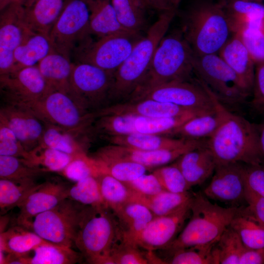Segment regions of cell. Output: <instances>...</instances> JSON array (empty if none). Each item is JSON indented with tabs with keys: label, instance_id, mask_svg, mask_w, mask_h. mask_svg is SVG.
Here are the masks:
<instances>
[{
	"label": "cell",
	"instance_id": "1",
	"mask_svg": "<svg viewBox=\"0 0 264 264\" xmlns=\"http://www.w3.org/2000/svg\"><path fill=\"white\" fill-rule=\"evenodd\" d=\"M208 90L214 110L220 118L218 128L206 141L216 164L239 162L256 165L264 163L257 125L230 112Z\"/></svg>",
	"mask_w": 264,
	"mask_h": 264
},
{
	"label": "cell",
	"instance_id": "2",
	"mask_svg": "<svg viewBox=\"0 0 264 264\" xmlns=\"http://www.w3.org/2000/svg\"><path fill=\"white\" fill-rule=\"evenodd\" d=\"M183 35L196 55L218 54L234 33L220 1L198 0L183 17Z\"/></svg>",
	"mask_w": 264,
	"mask_h": 264
},
{
	"label": "cell",
	"instance_id": "3",
	"mask_svg": "<svg viewBox=\"0 0 264 264\" xmlns=\"http://www.w3.org/2000/svg\"><path fill=\"white\" fill-rule=\"evenodd\" d=\"M176 12V10L161 12L146 35L136 42L129 56L114 74L109 100L119 103L132 97L145 78L156 49Z\"/></svg>",
	"mask_w": 264,
	"mask_h": 264
},
{
	"label": "cell",
	"instance_id": "4",
	"mask_svg": "<svg viewBox=\"0 0 264 264\" xmlns=\"http://www.w3.org/2000/svg\"><path fill=\"white\" fill-rule=\"evenodd\" d=\"M240 207H223L198 193L191 201V216L186 225L165 249L169 252L217 242Z\"/></svg>",
	"mask_w": 264,
	"mask_h": 264
},
{
	"label": "cell",
	"instance_id": "5",
	"mask_svg": "<svg viewBox=\"0 0 264 264\" xmlns=\"http://www.w3.org/2000/svg\"><path fill=\"white\" fill-rule=\"evenodd\" d=\"M195 53L182 31L162 39L147 74L130 99L152 88L176 81H188L194 72Z\"/></svg>",
	"mask_w": 264,
	"mask_h": 264
},
{
	"label": "cell",
	"instance_id": "6",
	"mask_svg": "<svg viewBox=\"0 0 264 264\" xmlns=\"http://www.w3.org/2000/svg\"><path fill=\"white\" fill-rule=\"evenodd\" d=\"M30 111L44 124L84 132L95 118L68 93L53 90L34 101L8 103Z\"/></svg>",
	"mask_w": 264,
	"mask_h": 264
},
{
	"label": "cell",
	"instance_id": "7",
	"mask_svg": "<svg viewBox=\"0 0 264 264\" xmlns=\"http://www.w3.org/2000/svg\"><path fill=\"white\" fill-rule=\"evenodd\" d=\"M89 208L66 198L36 216L27 229L52 243L71 247Z\"/></svg>",
	"mask_w": 264,
	"mask_h": 264
},
{
	"label": "cell",
	"instance_id": "8",
	"mask_svg": "<svg viewBox=\"0 0 264 264\" xmlns=\"http://www.w3.org/2000/svg\"><path fill=\"white\" fill-rule=\"evenodd\" d=\"M193 67L198 80L222 103L241 104L251 95L239 76L219 54H195Z\"/></svg>",
	"mask_w": 264,
	"mask_h": 264
},
{
	"label": "cell",
	"instance_id": "9",
	"mask_svg": "<svg viewBox=\"0 0 264 264\" xmlns=\"http://www.w3.org/2000/svg\"><path fill=\"white\" fill-rule=\"evenodd\" d=\"M106 206H89L74 240V245L87 262L109 253L120 231Z\"/></svg>",
	"mask_w": 264,
	"mask_h": 264
},
{
	"label": "cell",
	"instance_id": "10",
	"mask_svg": "<svg viewBox=\"0 0 264 264\" xmlns=\"http://www.w3.org/2000/svg\"><path fill=\"white\" fill-rule=\"evenodd\" d=\"M139 34L119 33L95 41L90 37L79 44L72 53L76 62L90 64L114 73L141 38Z\"/></svg>",
	"mask_w": 264,
	"mask_h": 264
},
{
	"label": "cell",
	"instance_id": "11",
	"mask_svg": "<svg viewBox=\"0 0 264 264\" xmlns=\"http://www.w3.org/2000/svg\"><path fill=\"white\" fill-rule=\"evenodd\" d=\"M88 0H69L49 38L55 50L70 58L77 45L90 38Z\"/></svg>",
	"mask_w": 264,
	"mask_h": 264
},
{
	"label": "cell",
	"instance_id": "12",
	"mask_svg": "<svg viewBox=\"0 0 264 264\" xmlns=\"http://www.w3.org/2000/svg\"><path fill=\"white\" fill-rule=\"evenodd\" d=\"M114 74L90 64L73 63L69 93L88 110L100 107L109 100Z\"/></svg>",
	"mask_w": 264,
	"mask_h": 264
},
{
	"label": "cell",
	"instance_id": "13",
	"mask_svg": "<svg viewBox=\"0 0 264 264\" xmlns=\"http://www.w3.org/2000/svg\"><path fill=\"white\" fill-rule=\"evenodd\" d=\"M198 84L188 81H176L148 90L130 100L152 99L172 104L200 113L214 111L208 88L199 80Z\"/></svg>",
	"mask_w": 264,
	"mask_h": 264
},
{
	"label": "cell",
	"instance_id": "14",
	"mask_svg": "<svg viewBox=\"0 0 264 264\" xmlns=\"http://www.w3.org/2000/svg\"><path fill=\"white\" fill-rule=\"evenodd\" d=\"M203 145L200 140L188 139L184 145L176 148L145 151L112 144L100 148L93 157L100 161H131L149 169L171 163L186 152Z\"/></svg>",
	"mask_w": 264,
	"mask_h": 264
},
{
	"label": "cell",
	"instance_id": "15",
	"mask_svg": "<svg viewBox=\"0 0 264 264\" xmlns=\"http://www.w3.org/2000/svg\"><path fill=\"white\" fill-rule=\"evenodd\" d=\"M22 2L13 3L0 15V75L9 73L14 65L15 51L29 30L24 20Z\"/></svg>",
	"mask_w": 264,
	"mask_h": 264
},
{
	"label": "cell",
	"instance_id": "16",
	"mask_svg": "<svg viewBox=\"0 0 264 264\" xmlns=\"http://www.w3.org/2000/svg\"><path fill=\"white\" fill-rule=\"evenodd\" d=\"M191 199L172 213L154 217L138 237L136 244L148 251L166 248L190 217Z\"/></svg>",
	"mask_w": 264,
	"mask_h": 264
},
{
	"label": "cell",
	"instance_id": "17",
	"mask_svg": "<svg viewBox=\"0 0 264 264\" xmlns=\"http://www.w3.org/2000/svg\"><path fill=\"white\" fill-rule=\"evenodd\" d=\"M0 85L8 103L39 100L49 92L37 65L0 75Z\"/></svg>",
	"mask_w": 264,
	"mask_h": 264
},
{
	"label": "cell",
	"instance_id": "18",
	"mask_svg": "<svg viewBox=\"0 0 264 264\" xmlns=\"http://www.w3.org/2000/svg\"><path fill=\"white\" fill-rule=\"evenodd\" d=\"M246 189L244 164L229 163L217 164L203 193L208 198L235 205L245 201Z\"/></svg>",
	"mask_w": 264,
	"mask_h": 264
},
{
	"label": "cell",
	"instance_id": "19",
	"mask_svg": "<svg viewBox=\"0 0 264 264\" xmlns=\"http://www.w3.org/2000/svg\"><path fill=\"white\" fill-rule=\"evenodd\" d=\"M69 186L63 182L47 181L40 184L18 207V224L27 228L37 215L54 207L68 198Z\"/></svg>",
	"mask_w": 264,
	"mask_h": 264
},
{
	"label": "cell",
	"instance_id": "20",
	"mask_svg": "<svg viewBox=\"0 0 264 264\" xmlns=\"http://www.w3.org/2000/svg\"><path fill=\"white\" fill-rule=\"evenodd\" d=\"M0 122L13 131L27 151L39 145L45 128V124L30 111L8 103L0 110Z\"/></svg>",
	"mask_w": 264,
	"mask_h": 264
},
{
	"label": "cell",
	"instance_id": "21",
	"mask_svg": "<svg viewBox=\"0 0 264 264\" xmlns=\"http://www.w3.org/2000/svg\"><path fill=\"white\" fill-rule=\"evenodd\" d=\"M189 111H195L152 99H141L117 103L105 107L95 111V114L96 117L108 114H128L146 117L159 118L176 116Z\"/></svg>",
	"mask_w": 264,
	"mask_h": 264
},
{
	"label": "cell",
	"instance_id": "22",
	"mask_svg": "<svg viewBox=\"0 0 264 264\" xmlns=\"http://www.w3.org/2000/svg\"><path fill=\"white\" fill-rule=\"evenodd\" d=\"M218 54L237 74L251 95L255 64L238 32L232 34Z\"/></svg>",
	"mask_w": 264,
	"mask_h": 264
},
{
	"label": "cell",
	"instance_id": "23",
	"mask_svg": "<svg viewBox=\"0 0 264 264\" xmlns=\"http://www.w3.org/2000/svg\"><path fill=\"white\" fill-rule=\"evenodd\" d=\"M175 163L191 188L203 183L214 173L217 165L207 145L186 152Z\"/></svg>",
	"mask_w": 264,
	"mask_h": 264
},
{
	"label": "cell",
	"instance_id": "24",
	"mask_svg": "<svg viewBox=\"0 0 264 264\" xmlns=\"http://www.w3.org/2000/svg\"><path fill=\"white\" fill-rule=\"evenodd\" d=\"M54 50H55L49 35L29 29L21 44L15 51L14 65L10 72L37 66Z\"/></svg>",
	"mask_w": 264,
	"mask_h": 264
},
{
	"label": "cell",
	"instance_id": "25",
	"mask_svg": "<svg viewBox=\"0 0 264 264\" xmlns=\"http://www.w3.org/2000/svg\"><path fill=\"white\" fill-rule=\"evenodd\" d=\"M73 66V63L70 58L56 50L47 55L37 65L49 92L58 90L68 93Z\"/></svg>",
	"mask_w": 264,
	"mask_h": 264
},
{
	"label": "cell",
	"instance_id": "26",
	"mask_svg": "<svg viewBox=\"0 0 264 264\" xmlns=\"http://www.w3.org/2000/svg\"><path fill=\"white\" fill-rule=\"evenodd\" d=\"M69 0H38L24 8V20L29 29L49 35Z\"/></svg>",
	"mask_w": 264,
	"mask_h": 264
},
{
	"label": "cell",
	"instance_id": "27",
	"mask_svg": "<svg viewBox=\"0 0 264 264\" xmlns=\"http://www.w3.org/2000/svg\"><path fill=\"white\" fill-rule=\"evenodd\" d=\"M88 2L91 35H94L99 39L119 33L132 32L121 24L111 0H88Z\"/></svg>",
	"mask_w": 264,
	"mask_h": 264
},
{
	"label": "cell",
	"instance_id": "28",
	"mask_svg": "<svg viewBox=\"0 0 264 264\" xmlns=\"http://www.w3.org/2000/svg\"><path fill=\"white\" fill-rule=\"evenodd\" d=\"M114 214L124 226L121 238L135 244L138 237L154 217L147 207L135 201L127 202Z\"/></svg>",
	"mask_w": 264,
	"mask_h": 264
},
{
	"label": "cell",
	"instance_id": "29",
	"mask_svg": "<svg viewBox=\"0 0 264 264\" xmlns=\"http://www.w3.org/2000/svg\"><path fill=\"white\" fill-rule=\"evenodd\" d=\"M52 243L26 228L18 225L0 233V251L24 257L39 246Z\"/></svg>",
	"mask_w": 264,
	"mask_h": 264
},
{
	"label": "cell",
	"instance_id": "30",
	"mask_svg": "<svg viewBox=\"0 0 264 264\" xmlns=\"http://www.w3.org/2000/svg\"><path fill=\"white\" fill-rule=\"evenodd\" d=\"M82 133L57 126L45 124L44 130L39 145L72 155L87 154L85 145L78 139Z\"/></svg>",
	"mask_w": 264,
	"mask_h": 264
},
{
	"label": "cell",
	"instance_id": "31",
	"mask_svg": "<svg viewBox=\"0 0 264 264\" xmlns=\"http://www.w3.org/2000/svg\"><path fill=\"white\" fill-rule=\"evenodd\" d=\"M109 140L112 144L141 150L154 151L179 147L184 145L188 139L173 138L158 134L132 133L109 137Z\"/></svg>",
	"mask_w": 264,
	"mask_h": 264
},
{
	"label": "cell",
	"instance_id": "32",
	"mask_svg": "<svg viewBox=\"0 0 264 264\" xmlns=\"http://www.w3.org/2000/svg\"><path fill=\"white\" fill-rule=\"evenodd\" d=\"M230 226L236 232L245 247H264V225L257 220L246 206H241Z\"/></svg>",
	"mask_w": 264,
	"mask_h": 264
},
{
	"label": "cell",
	"instance_id": "33",
	"mask_svg": "<svg viewBox=\"0 0 264 264\" xmlns=\"http://www.w3.org/2000/svg\"><path fill=\"white\" fill-rule=\"evenodd\" d=\"M192 196L193 195L188 191L176 193L164 190L151 196L141 195L132 191L131 201H137L144 204L151 210L155 217L175 211L190 200Z\"/></svg>",
	"mask_w": 264,
	"mask_h": 264
},
{
	"label": "cell",
	"instance_id": "34",
	"mask_svg": "<svg viewBox=\"0 0 264 264\" xmlns=\"http://www.w3.org/2000/svg\"><path fill=\"white\" fill-rule=\"evenodd\" d=\"M232 23L234 33L249 23L264 20V5L244 0L219 1Z\"/></svg>",
	"mask_w": 264,
	"mask_h": 264
},
{
	"label": "cell",
	"instance_id": "35",
	"mask_svg": "<svg viewBox=\"0 0 264 264\" xmlns=\"http://www.w3.org/2000/svg\"><path fill=\"white\" fill-rule=\"evenodd\" d=\"M32 257H22V264H73L80 261L81 253L71 247L53 243L44 244L35 248Z\"/></svg>",
	"mask_w": 264,
	"mask_h": 264
},
{
	"label": "cell",
	"instance_id": "36",
	"mask_svg": "<svg viewBox=\"0 0 264 264\" xmlns=\"http://www.w3.org/2000/svg\"><path fill=\"white\" fill-rule=\"evenodd\" d=\"M121 24L126 29L140 33L146 23V11L149 7L145 0H111Z\"/></svg>",
	"mask_w": 264,
	"mask_h": 264
},
{
	"label": "cell",
	"instance_id": "37",
	"mask_svg": "<svg viewBox=\"0 0 264 264\" xmlns=\"http://www.w3.org/2000/svg\"><path fill=\"white\" fill-rule=\"evenodd\" d=\"M76 155L38 145L28 151L26 157L21 158L29 166L47 172L61 173Z\"/></svg>",
	"mask_w": 264,
	"mask_h": 264
},
{
	"label": "cell",
	"instance_id": "38",
	"mask_svg": "<svg viewBox=\"0 0 264 264\" xmlns=\"http://www.w3.org/2000/svg\"><path fill=\"white\" fill-rule=\"evenodd\" d=\"M203 113L189 111L172 117L150 118L136 116L134 120L135 133L172 134L177 128L193 117Z\"/></svg>",
	"mask_w": 264,
	"mask_h": 264
},
{
	"label": "cell",
	"instance_id": "39",
	"mask_svg": "<svg viewBox=\"0 0 264 264\" xmlns=\"http://www.w3.org/2000/svg\"><path fill=\"white\" fill-rule=\"evenodd\" d=\"M220 118L215 111L198 114L189 119L171 135L181 138L200 140L210 137L218 128Z\"/></svg>",
	"mask_w": 264,
	"mask_h": 264
},
{
	"label": "cell",
	"instance_id": "40",
	"mask_svg": "<svg viewBox=\"0 0 264 264\" xmlns=\"http://www.w3.org/2000/svg\"><path fill=\"white\" fill-rule=\"evenodd\" d=\"M40 184L35 179L21 181L0 178V207L7 211L18 207L36 190Z\"/></svg>",
	"mask_w": 264,
	"mask_h": 264
},
{
	"label": "cell",
	"instance_id": "41",
	"mask_svg": "<svg viewBox=\"0 0 264 264\" xmlns=\"http://www.w3.org/2000/svg\"><path fill=\"white\" fill-rule=\"evenodd\" d=\"M245 248L238 234L229 225L214 247L217 264H239Z\"/></svg>",
	"mask_w": 264,
	"mask_h": 264
},
{
	"label": "cell",
	"instance_id": "42",
	"mask_svg": "<svg viewBox=\"0 0 264 264\" xmlns=\"http://www.w3.org/2000/svg\"><path fill=\"white\" fill-rule=\"evenodd\" d=\"M97 178L105 204L114 213L131 201L132 191L123 182L106 173Z\"/></svg>",
	"mask_w": 264,
	"mask_h": 264
},
{
	"label": "cell",
	"instance_id": "43",
	"mask_svg": "<svg viewBox=\"0 0 264 264\" xmlns=\"http://www.w3.org/2000/svg\"><path fill=\"white\" fill-rule=\"evenodd\" d=\"M68 198L86 206L97 208L107 207L102 197L97 177L89 176L76 182L69 187Z\"/></svg>",
	"mask_w": 264,
	"mask_h": 264
},
{
	"label": "cell",
	"instance_id": "44",
	"mask_svg": "<svg viewBox=\"0 0 264 264\" xmlns=\"http://www.w3.org/2000/svg\"><path fill=\"white\" fill-rule=\"evenodd\" d=\"M216 242L170 252L169 253L171 256L166 261V264H217L214 253V247Z\"/></svg>",
	"mask_w": 264,
	"mask_h": 264
},
{
	"label": "cell",
	"instance_id": "45",
	"mask_svg": "<svg viewBox=\"0 0 264 264\" xmlns=\"http://www.w3.org/2000/svg\"><path fill=\"white\" fill-rule=\"evenodd\" d=\"M60 173L76 182L89 176L97 177L104 172L98 160L87 154H83L75 156Z\"/></svg>",
	"mask_w": 264,
	"mask_h": 264
},
{
	"label": "cell",
	"instance_id": "46",
	"mask_svg": "<svg viewBox=\"0 0 264 264\" xmlns=\"http://www.w3.org/2000/svg\"><path fill=\"white\" fill-rule=\"evenodd\" d=\"M45 173L43 169L29 166L21 158L0 155V178L21 181L35 179Z\"/></svg>",
	"mask_w": 264,
	"mask_h": 264
},
{
	"label": "cell",
	"instance_id": "47",
	"mask_svg": "<svg viewBox=\"0 0 264 264\" xmlns=\"http://www.w3.org/2000/svg\"><path fill=\"white\" fill-rule=\"evenodd\" d=\"M264 21L248 23L236 31L239 33L255 64L264 62Z\"/></svg>",
	"mask_w": 264,
	"mask_h": 264
},
{
	"label": "cell",
	"instance_id": "48",
	"mask_svg": "<svg viewBox=\"0 0 264 264\" xmlns=\"http://www.w3.org/2000/svg\"><path fill=\"white\" fill-rule=\"evenodd\" d=\"M136 115L128 114H108L98 117L97 130L109 137L135 133Z\"/></svg>",
	"mask_w": 264,
	"mask_h": 264
},
{
	"label": "cell",
	"instance_id": "49",
	"mask_svg": "<svg viewBox=\"0 0 264 264\" xmlns=\"http://www.w3.org/2000/svg\"><path fill=\"white\" fill-rule=\"evenodd\" d=\"M98 161L103 167L104 173L111 176L123 183L138 178L145 174L148 169L141 164L131 161Z\"/></svg>",
	"mask_w": 264,
	"mask_h": 264
},
{
	"label": "cell",
	"instance_id": "50",
	"mask_svg": "<svg viewBox=\"0 0 264 264\" xmlns=\"http://www.w3.org/2000/svg\"><path fill=\"white\" fill-rule=\"evenodd\" d=\"M153 174L158 180L164 190L176 193L188 191V185L181 171L174 163L155 169Z\"/></svg>",
	"mask_w": 264,
	"mask_h": 264
},
{
	"label": "cell",
	"instance_id": "51",
	"mask_svg": "<svg viewBox=\"0 0 264 264\" xmlns=\"http://www.w3.org/2000/svg\"><path fill=\"white\" fill-rule=\"evenodd\" d=\"M120 242H115L109 252L114 264H149L146 255L139 250L137 244L122 239Z\"/></svg>",
	"mask_w": 264,
	"mask_h": 264
},
{
	"label": "cell",
	"instance_id": "52",
	"mask_svg": "<svg viewBox=\"0 0 264 264\" xmlns=\"http://www.w3.org/2000/svg\"><path fill=\"white\" fill-rule=\"evenodd\" d=\"M28 153L13 131L0 122V155L24 159Z\"/></svg>",
	"mask_w": 264,
	"mask_h": 264
},
{
	"label": "cell",
	"instance_id": "53",
	"mask_svg": "<svg viewBox=\"0 0 264 264\" xmlns=\"http://www.w3.org/2000/svg\"><path fill=\"white\" fill-rule=\"evenodd\" d=\"M124 183L132 192L145 196H153L164 190L153 173L144 174L132 181Z\"/></svg>",
	"mask_w": 264,
	"mask_h": 264
},
{
	"label": "cell",
	"instance_id": "54",
	"mask_svg": "<svg viewBox=\"0 0 264 264\" xmlns=\"http://www.w3.org/2000/svg\"><path fill=\"white\" fill-rule=\"evenodd\" d=\"M244 175L246 187L264 197V163L244 164Z\"/></svg>",
	"mask_w": 264,
	"mask_h": 264
},
{
	"label": "cell",
	"instance_id": "55",
	"mask_svg": "<svg viewBox=\"0 0 264 264\" xmlns=\"http://www.w3.org/2000/svg\"><path fill=\"white\" fill-rule=\"evenodd\" d=\"M251 104L257 112L264 113V62L255 64Z\"/></svg>",
	"mask_w": 264,
	"mask_h": 264
},
{
	"label": "cell",
	"instance_id": "56",
	"mask_svg": "<svg viewBox=\"0 0 264 264\" xmlns=\"http://www.w3.org/2000/svg\"><path fill=\"white\" fill-rule=\"evenodd\" d=\"M245 201L247 209L260 222L264 225V197L246 187Z\"/></svg>",
	"mask_w": 264,
	"mask_h": 264
},
{
	"label": "cell",
	"instance_id": "57",
	"mask_svg": "<svg viewBox=\"0 0 264 264\" xmlns=\"http://www.w3.org/2000/svg\"><path fill=\"white\" fill-rule=\"evenodd\" d=\"M264 264V247L252 249L245 247L241 257L239 264Z\"/></svg>",
	"mask_w": 264,
	"mask_h": 264
},
{
	"label": "cell",
	"instance_id": "58",
	"mask_svg": "<svg viewBox=\"0 0 264 264\" xmlns=\"http://www.w3.org/2000/svg\"><path fill=\"white\" fill-rule=\"evenodd\" d=\"M182 0H149L150 7H152L160 12L176 10Z\"/></svg>",
	"mask_w": 264,
	"mask_h": 264
},
{
	"label": "cell",
	"instance_id": "59",
	"mask_svg": "<svg viewBox=\"0 0 264 264\" xmlns=\"http://www.w3.org/2000/svg\"><path fill=\"white\" fill-rule=\"evenodd\" d=\"M260 149L264 156V120L257 125Z\"/></svg>",
	"mask_w": 264,
	"mask_h": 264
},
{
	"label": "cell",
	"instance_id": "60",
	"mask_svg": "<svg viewBox=\"0 0 264 264\" xmlns=\"http://www.w3.org/2000/svg\"><path fill=\"white\" fill-rule=\"evenodd\" d=\"M23 0H0V11L2 10L8 5L15 2H22Z\"/></svg>",
	"mask_w": 264,
	"mask_h": 264
},
{
	"label": "cell",
	"instance_id": "61",
	"mask_svg": "<svg viewBox=\"0 0 264 264\" xmlns=\"http://www.w3.org/2000/svg\"><path fill=\"white\" fill-rule=\"evenodd\" d=\"M38 0H23L22 4L24 8L30 7L34 2Z\"/></svg>",
	"mask_w": 264,
	"mask_h": 264
},
{
	"label": "cell",
	"instance_id": "62",
	"mask_svg": "<svg viewBox=\"0 0 264 264\" xmlns=\"http://www.w3.org/2000/svg\"><path fill=\"white\" fill-rule=\"evenodd\" d=\"M244 0L254 1V2L261 3H262L263 1H264V0Z\"/></svg>",
	"mask_w": 264,
	"mask_h": 264
},
{
	"label": "cell",
	"instance_id": "63",
	"mask_svg": "<svg viewBox=\"0 0 264 264\" xmlns=\"http://www.w3.org/2000/svg\"><path fill=\"white\" fill-rule=\"evenodd\" d=\"M145 0L147 2V3L148 4V5H149V7H150L149 0Z\"/></svg>",
	"mask_w": 264,
	"mask_h": 264
},
{
	"label": "cell",
	"instance_id": "64",
	"mask_svg": "<svg viewBox=\"0 0 264 264\" xmlns=\"http://www.w3.org/2000/svg\"><path fill=\"white\" fill-rule=\"evenodd\" d=\"M263 28L264 29V23H263Z\"/></svg>",
	"mask_w": 264,
	"mask_h": 264
}]
</instances>
